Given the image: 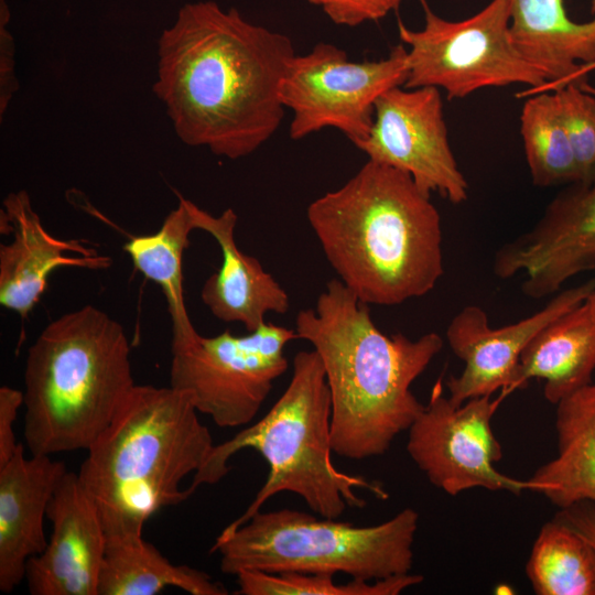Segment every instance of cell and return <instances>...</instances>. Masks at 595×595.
Instances as JSON below:
<instances>
[{
    "label": "cell",
    "instance_id": "1",
    "mask_svg": "<svg viewBox=\"0 0 595 595\" xmlns=\"http://www.w3.org/2000/svg\"><path fill=\"white\" fill-rule=\"evenodd\" d=\"M295 55L291 39L215 1L185 3L158 40L153 93L178 139L230 160L280 127V88Z\"/></svg>",
    "mask_w": 595,
    "mask_h": 595
},
{
    "label": "cell",
    "instance_id": "2",
    "mask_svg": "<svg viewBox=\"0 0 595 595\" xmlns=\"http://www.w3.org/2000/svg\"><path fill=\"white\" fill-rule=\"evenodd\" d=\"M299 339L317 353L332 400L333 453L355 461L385 454L423 409L411 386L442 350L443 338L387 335L368 304L339 279L327 282L315 309L295 317Z\"/></svg>",
    "mask_w": 595,
    "mask_h": 595
},
{
    "label": "cell",
    "instance_id": "3",
    "mask_svg": "<svg viewBox=\"0 0 595 595\" xmlns=\"http://www.w3.org/2000/svg\"><path fill=\"white\" fill-rule=\"evenodd\" d=\"M306 217L339 280L368 305L424 296L444 272L440 213L405 172L368 160Z\"/></svg>",
    "mask_w": 595,
    "mask_h": 595
},
{
    "label": "cell",
    "instance_id": "4",
    "mask_svg": "<svg viewBox=\"0 0 595 595\" xmlns=\"http://www.w3.org/2000/svg\"><path fill=\"white\" fill-rule=\"evenodd\" d=\"M198 413L184 390L136 385L87 450L77 474L107 538L142 536L151 516L191 496L181 484L214 446Z\"/></svg>",
    "mask_w": 595,
    "mask_h": 595
},
{
    "label": "cell",
    "instance_id": "5",
    "mask_svg": "<svg viewBox=\"0 0 595 595\" xmlns=\"http://www.w3.org/2000/svg\"><path fill=\"white\" fill-rule=\"evenodd\" d=\"M24 386L31 454L87 451L136 386L123 326L94 305L61 315L29 348Z\"/></svg>",
    "mask_w": 595,
    "mask_h": 595
},
{
    "label": "cell",
    "instance_id": "6",
    "mask_svg": "<svg viewBox=\"0 0 595 595\" xmlns=\"http://www.w3.org/2000/svg\"><path fill=\"white\" fill-rule=\"evenodd\" d=\"M331 418V393L321 359L314 349L301 350L293 358L291 380L280 398L258 422L214 444L193 475L188 494L221 480L230 469L228 461L237 452L252 448L268 463V477L244 513L223 529V536L235 531L268 499L283 491L299 495L312 511L331 519H338L347 506L366 505L356 489L387 499L381 485L343 473L333 464Z\"/></svg>",
    "mask_w": 595,
    "mask_h": 595
},
{
    "label": "cell",
    "instance_id": "7",
    "mask_svg": "<svg viewBox=\"0 0 595 595\" xmlns=\"http://www.w3.org/2000/svg\"><path fill=\"white\" fill-rule=\"evenodd\" d=\"M418 524L412 508L368 527L293 509L260 510L235 531L219 534L212 552L230 575L244 570L340 573L375 581L411 572Z\"/></svg>",
    "mask_w": 595,
    "mask_h": 595
},
{
    "label": "cell",
    "instance_id": "8",
    "mask_svg": "<svg viewBox=\"0 0 595 595\" xmlns=\"http://www.w3.org/2000/svg\"><path fill=\"white\" fill-rule=\"evenodd\" d=\"M422 2L421 30L398 23L399 37L408 46L404 88L436 87L455 99L487 87L521 84L533 91L545 87L544 75L512 41L510 0H491L462 21L445 20Z\"/></svg>",
    "mask_w": 595,
    "mask_h": 595
},
{
    "label": "cell",
    "instance_id": "9",
    "mask_svg": "<svg viewBox=\"0 0 595 595\" xmlns=\"http://www.w3.org/2000/svg\"><path fill=\"white\" fill-rule=\"evenodd\" d=\"M294 328L266 322L246 335L229 329L202 336L191 328L171 337L170 386L190 393L196 410L220 428L249 424L288 368Z\"/></svg>",
    "mask_w": 595,
    "mask_h": 595
},
{
    "label": "cell",
    "instance_id": "10",
    "mask_svg": "<svg viewBox=\"0 0 595 595\" xmlns=\"http://www.w3.org/2000/svg\"><path fill=\"white\" fill-rule=\"evenodd\" d=\"M407 76L403 44L378 61H349L343 48L325 42L304 55L295 54L280 88L281 101L292 112L290 138L300 140L334 128L356 147L370 132L378 98L403 86Z\"/></svg>",
    "mask_w": 595,
    "mask_h": 595
},
{
    "label": "cell",
    "instance_id": "11",
    "mask_svg": "<svg viewBox=\"0 0 595 595\" xmlns=\"http://www.w3.org/2000/svg\"><path fill=\"white\" fill-rule=\"evenodd\" d=\"M505 396L472 398L455 405L439 379L429 402L408 429L407 452L432 485L455 496L472 488L530 490L528 480L498 472L502 448L491 419Z\"/></svg>",
    "mask_w": 595,
    "mask_h": 595
},
{
    "label": "cell",
    "instance_id": "12",
    "mask_svg": "<svg viewBox=\"0 0 595 595\" xmlns=\"http://www.w3.org/2000/svg\"><path fill=\"white\" fill-rule=\"evenodd\" d=\"M368 160L408 173L428 194L452 204L468 198V183L452 151L439 88L393 87L375 106L368 137L356 145Z\"/></svg>",
    "mask_w": 595,
    "mask_h": 595
},
{
    "label": "cell",
    "instance_id": "13",
    "mask_svg": "<svg viewBox=\"0 0 595 595\" xmlns=\"http://www.w3.org/2000/svg\"><path fill=\"white\" fill-rule=\"evenodd\" d=\"M595 269V181L565 185L526 232L493 259L499 279L523 275L528 298L555 294L572 277Z\"/></svg>",
    "mask_w": 595,
    "mask_h": 595
},
{
    "label": "cell",
    "instance_id": "14",
    "mask_svg": "<svg viewBox=\"0 0 595 595\" xmlns=\"http://www.w3.org/2000/svg\"><path fill=\"white\" fill-rule=\"evenodd\" d=\"M594 290L595 278L560 290L536 313L501 327H491L482 307L464 306L445 332L452 351L464 363L462 372L446 381L451 402L458 405L498 390L506 397L518 389L524 348L545 326L584 302Z\"/></svg>",
    "mask_w": 595,
    "mask_h": 595
},
{
    "label": "cell",
    "instance_id": "15",
    "mask_svg": "<svg viewBox=\"0 0 595 595\" xmlns=\"http://www.w3.org/2000/svg\"><path fill=\"white\" fill-rule=\"evenodd\" d=\"M53 530L26 564L32 595H98L107 537L97 506L78 474L64 475L48 504Z\"/></svg>",
    "mask_w": 595,
    "mask_h": 595
},
{
    "label": "cell",
    "instance_id": "16",
    "mask_svg": "<svg viewBox=\"0 0 595 595\" xmlns=\"http://www.w3.org/2000/svg\"><path fill=\"white\" fill-rule=\"evenodd\" d=\"M0 215L1 232L12 234L11 241L0 246V304L21 318L34 309L57 268L104 270L111 266L110 257L98 255L82 240L51 235L24 190L8 194Z\"/></svg>",
    "mask_w": 595,
    "mask_h": 595
},
{
    "label": "cell",
    "instance_id": "17",
    "mask_svg": "<svg viewBox=\"0 0 595 595\" xmlns=\"http://www.w3.org/2000/svg\"><path fill=\"white\" fill-rule=\"evenodd\" d=\"M510 33L544 75L542 90L587 84L595 65V0H510Z\"/></svg>",
    "mask_w": 595,
    "mask_h": 595
},
{
    "label": "cell",
    "instance_id": "18",
    "mask_svg": "<svg viewBox=\"0 0 595 595\" xmlns=\"http://www.w3.org/2000/svg\"><path fill=\"white\" fill-rule=\"evenodd\" d=\"M67 468L51 455L26 457L22 444L0 467V591L25 578L29 560L47 544L44 518Z\"/></svg>",
    "mask_w": 595,
    "mask_h": 595
},
{
    "label": "cell",
    "instance_id": "19",
    "mask_svg": "<svg viewBox=\"0 0 595 595\" xmlns=\"http://www.w3.org/2000/svg\"><path fill=\"white\" fill-rule=\"evenodd\" d=\"M196 229L208 232L221 251V266L204 283L201 298L220 321L237 322L247 332L264 324L268 313L284 314L290 298L260 261L242 252L236 242L237 214L227 208L214 216L191 202Z\"/></svg>",
    "mask_w": 595,
    "mask_h": 595
},
{
    "label": "cell",
    "instance_id": "20",
    "mask_svg": "<svg viewBox=\"0 0 595 595\" xmlns=\"http://www.w3.org/2000/svg\"><path fill=\"white\" fill-rule=\"evenodd\" d=\"M558 455L528 479L530 490L561 508L595 504V382L556 404Z\"/></svg>",
    "mask_w": 595,
    "mask_h": 595
},
{
    "label": "cell",
    "instance_id": "21",
    "mask_svg": "<svg viewBox=\"0 0 595 595\" xmlns=\"http://www.w3.org/2000/svg\"><path fill=\"white\" fill-rule=\"evenodd\" d=\"M595 324L584 302L545 326L521 354L518 389L531 379L544 381V398L556 404L592 382Z\"/></svg>",
    "mask_w": 595,
    "mask_h": 595
},
{
    "label": "cell",
    "instance_id": "22",
    "mask_svg": "<svg viewBox=\"0 0 595 595\" xmlns=\"http://www.w3.org/2000/svg\"><path fill=\"white\" fill-rule=\"evenodd\" d=\"M166 587L191 595L228 594L208 573L170 562L142 536L107 538L98 595H156Z\"/></svg>",
    "mask_w": 595,
    "mask_h": 595
},
{
    "label": "cell",
    "instance_id": "23",
    "mask_svg": "<svg viewBox=\"0 0 595 595\" xmlns=\"http://www.w3.org/2000/svg\"><path fill=\"white\" fill-rule=\"evenodd\" d=\"M196 229L191 201L178 194V204L153 234L130 237L123 245L134 269L156 283L166 300L172 333L193 328L184 302L183 255Z\"/></svg>",
    "mask_w": 595,
    "mask_h": 595
},
{
    "label": "cell",
    "instance_id": "24",
    "mask_svg": "<svg viewBox=\"0 0 595 595\" xmlns=\"http://www.w3.org/2000/svg\"><path fill=\"white\" fill-rule=\"evenodd\" d=\"M538 595H595V551L553 518L540 529L526 566Z\"/></svg>",
    "mask_w": 595,
    "mask_h": 595
},
{
    "label": "cell",
    "instance_id": "25",
    "mask_svg": "<svg viewBox=\"0 0 595 595\" xmlns=\"http://www.w3.org/2000/svg\"><path fill=\"white\" fill-rule=\"evenodd\" d=\"M520 134L534 185L550 187L578 182V173L556 94L539 90L526 99Z\"/></svg>",
    "mask_w": 595,
    "mask_h": 595
},
{
    "label": "cell",
    "instance_id": "26",
    "mask_svg": "<svg viewBox=\"0 0 595 595\" xmlns=\"http://www.w3.org/2000/svg\"><path fill=\"white\" fill-rule=\"evenodd\" d=\"M335 575L321 573H267L244 570L236 574L240 595H398L423 582L420 574H403L375 581L351 578L340 584Z\"/></svg>",
    "mask_w": 595,
    "mask_h": 595
},
{
    "label": "cell",
    "instance_id": "27",
    "mask_svg": "<svg viewBox=\"0 0 595 595\" xmlns=\"http://www.w3.org/2000/svg\"><path fill=\"white\" fill-rule=\"evenodd\" d=\"M586 85L570 83L552 90L559 100L578 182L591 183L595 181V94Z\"/></svg>",
    "mask_w": 595,
    "mask_h": 595
},
{
    "label": "cell",
    "instance_id": "28",
    "mask_svg": "<svg viewBox=\"0 0 595 595\" xmlns=\"http://www.w3.org/2000/svg\"><path fill=\"white\" fill-rule=\"evenodd\" d=\"M335 24L357 26L378 21L398 9L401 0H306Z\"/></svg>",
    "mask_w": 595,
    "mask_h": 595
},
{
    "label": "cell",
    "instance_id": "29",
    "mask_svg": "<svg viewBox=\"0 0 595 595\" xmlns=\"http://www.w3.org/2000/svg\"><path fill=\"white\" fill-rule=\"evenodd\" d=\"M10 10L6 0H0V116L7 111L9 104L19 88L15 74V45L8 25Z\"/></svg>",
    "mask_w": 595,
    "mask_h": 595
},
{
    "label": "cell",
    "instance_id": "30",
    "mask_svg": "<svg viewBox=\"0 0 595 595\" xmlns=\"http://www.w3.org/2000/svg\"><path fill=\"white\" fill-rule=\"evenodd\" d=\"M24 393L9 386L0 387V467L11 459L20 443L13 430Z\"/></svg>",
    "mask_w": 595,
    "mask_h": 595
},
{
    "label": "cell",
    "instance_id": "31",
    "mask_svg": "<svg viewBox=\"0 0 595 595\" xmlns=\"http://www.w3.org/2000/svg\"><path fill=\"white\" fill-rule=\"evenodd\" d=\"M577 534H580L595 551V504L580 501L561 508L554 516Z\"/></svg>",
    "mask_w": 595,
    "mask_h": 595
},
{
    "label": "cell",
    "instance_id": "32",
    "mask_svg": "<svg viewBox=\"0 0 595 595\" xmlns=\"http://www.w3.org/2000/svg\"><path fill=\"white\" fill-rule=\"evenodd\" d=\"M585 303L595 324V290L587 296Z\"/></svg>",
    "mask_w": 595,
    "mask_h": 595
},
{
    "label": "cell",
    "instance_id": "33",
    "mask_svg": "<svg viewBox=\"0 0 595 595\" xmlns=\"http://www.w3.org/2000/svg\"><path fill=\"white\" fill-rule=\"evenodd\" d=\"M591 69H595V65Z\"/></svg>",
    "mask_w": 595,
    "mask_h": 595
}]
</instances>
